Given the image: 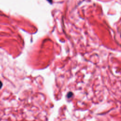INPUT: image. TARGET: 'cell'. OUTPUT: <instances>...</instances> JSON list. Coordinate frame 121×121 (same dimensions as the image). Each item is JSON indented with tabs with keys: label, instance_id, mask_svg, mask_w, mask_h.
<instances>
[{
	"label": "cell",
	"instance_id": "cell-1",
	"mask_svg": "<svg viewBox=\"0 0 121 121\" xmlns=\"http://www.w3.org/2000/svg\"><path fill=\"white\" fill-rule=\"evenodd\" d=\"M2 86V83L1 81L0 80V89L1 88Z\"/></svg>",
	"mask_w": 121,
	"mask_h": 121
}]
</instances>
